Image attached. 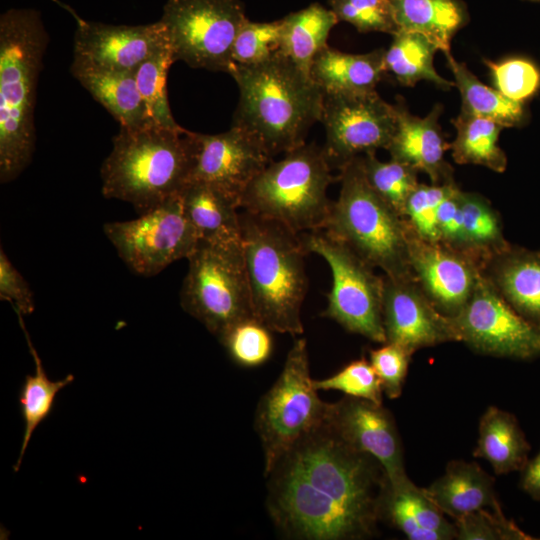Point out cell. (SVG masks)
Instances as JSON below:
<instances>
[{"label":"cell","mask_w":540,"mask_h":540,"mask_svg":"<svg viewBox=\"0 0 540 540\" xmlns=\"http://www.w3.org/2000/svg\"><path fill=\"white\" fill-rule=\"evenodd\" d=\"M265 478L269 517L294 540L373 537L389 483L377 459L349 446L326 422L302 436Z\"/></svg>","instance_id":"1"},{"label":"cell","mask_w":540,"mask_h":540,"mask_svg":"<svg viewBox=\"0 0 540 540\" xmlns=\"http://www.w3.org/2000/svg\"><path fill=\"white\" fill-rule=\"evenodd\" d=\"M239 90L233 124L254 136L273 159L303 145L320 122L323 92L280 52L256 65L233 64Z\"/></svg>","instance_id":"2"},{"label":"cell","mask_w":540,"mask_h":540,"mask_svg":"<svg viewBox=\"0 0 540 540\" xmlns=\"http://www.w3.org/2000/svg\"><path fill=\"white\" fill-rule=\"evenodd\" d=\"M102 163V194L132 204L144 214L179 196L190 182L194 165L193 132L150 123L120 127Z\"/></svg>","instance_id":"3"},{"label":"cell","mask_w":540,"mask_h":540,"mask_svg":"<svg viewBox=\"0 0 540 540\" xmlns=\"http://www.w3.org/2000/svg\"><path fill=\"white\" fill-rule=\"evenodd\" d=\"M48 34L33 9L0 17V181L15 180L30 164L36 144L34 109Z\"/></svg>","instance_id":"4"},{"label":"cell","mask_w":540,"mask_h":540,"mask_svg":"<svg viewBox=\"0 0 540 540\" xmlns=\"http://www.w3.org/2000/svg\"><path fill=\"white\" fill-rule=\"evenodd\" d=\"M240 223L254 317L273 332L302 334L308 253L300 234L244 210Z\"/></svg>","instance_id":"5"},{"label":"cell","mask_w":540,"mask_h":540,"mask_svg":"<svg viewBox=\"0 0 540 540\" xmlns=\"http://www.w3.org/2000/svg\"><path fill=\"white\" fill-rule=\"evenodd\" d=\"M331 170L323 147L304 143L264 168L245 191L241 209L297 234L322 230L332 204Z\"/></svg>","instance_id":"6"},{"label":"cell","mask_w":540,"mask_h":540,"mask_svg":"<svg viewBox=\"0 0 540 540\" xmlns=\"http://www.w3.org/2000/svg\"><path fill=\"white\" fill-rule=\"evenodd\" d=\"M340 191L322 230L384 275L411 276L405 224L370 187L360 156L339 168Z\"/></svg>","instance_id":"7"},{"label":"cell","mask_w":540,"mask_h":540,"mask_svg":"<svg viewBox=\"0 0 540 540\" xmlns=\"http://www.w3.org/2000/svg\"><path fill=\"white\" fill-rule=\"evenodd\" d=\"M180 291L185 312L219 337L254 317L242 242L198 241Z\"/></svg>","instance_id":"8"},{"label":"cell","mask_w":540,"mask_h":540,"mask_svg":"<svg viewBox=\"0 0 540 540\" xmlns=\"http://www.w3.org/2000/svg\"><path fill=\"white\" fill-rule=\"evenodd\" d=\"M328 405L313 385L306 340L298 338L254 414V429L264 455V476L302 436L325 422Z\"/></svg>","instance_id":"9"},{"label":"cell","mask_w":540,"mask_h":540,"mask_svg":"<svg viewBox=\"0 0 540 540\" xmlns=\"http://www.w3.org/2000/svg\"><path fill=\"white\" fill-rule=\"evenodd\" d=\"M307 253L321 256L332 273V287L322 316L351 333L384 344L382 317L383 276L353 250L324 230L300 234Z\"/></svg>","instance_id":"10"},{"label":"cell","mask_w":540,"mask_h":540,"mask_svg":"<svg viewBox=\"0 0 540 540\" xmlns=\"http://www.w3.org/2000/svg\"><path fill=\"white\" fill-rule=\"evenodd\" d=\"M247 20L240 0H167L160 19L175 62L226 73L233 65L234 41Z\"/></svg>","instance_id":"11"},{"label":"cell","mask_w":540,"mask_h":540,"mask_svg":"<svg viewBox=\"0 0 540 540\" xmlns=\"http://www.w3.org/2000/svg\"><path fill=\"white\" fill-rule=\"evenodd\" d=\"M103 230L124 263L146 277L160 273L176 260L187 259L199 241L180 195L136 219L106 223Z\"/></svg>","instance_id":"12"},{"label":"cell","mask_w":540,"mask_h":540,"mask_svg":"<svg viewBox=\"0 0 540 540\" xmlns=\"http://www.w3.org/2000/svg\"><path fill=\"white\" fill-rule=\"evenodd\" d=\"M320 122L325 130V155L331 167L339 169L358 156L388 148L397 127V109L376 91L323 94Z\"/></svg>","instance_id":"13"},{"label":"cell","mask_w":540,"mask_h":540,"mask_svg":"<svg viewBox=\"0 0 540 540\" xmlns=\"http://www.w3.org/2000/svg\"><path fill=\"white\" fill-rule=\"evenodd\" d=\"M452 320L461 342L477 353L520 360L540 356V328L519 315L483 275Z\"/></svg>","instance_id":"14"},{"label":"cell","mask_w":540,"mask_h":540,"mask_svg":"<svg viewBox=\"0 0 540 540\" xmlns=\"http://www.w3.org/2000/svg\"><path fill=\"white\" fill-rule=\"evenodd\" d=\"M404 224L414 280L442 314L455 317L471 297L482 275V265L440 241L421 238Z\"/></svg>","instance_id":"15"},{"label":"cell","mask_w":540,"mask_h":540,"mask_svg":"<svg viewBox=\"0 0 540 540\" xmlns=\"http://www.w3.org/2000/svg\"><path fill=\"white\" fill-rule=\"evenodd\" d=\"M195 152L190 182L209 184L241 208L250 183L273 160L259 141L239 126L218 134L193 132Z\"/></svg>","instance_id":"16"},{"label":"cell","mask_w":540,"mask_h":540,"mask_svg":"<svg viewBox=\"0 0 540 540\" xmlns=\"http://www.w3.org/2000/svg\"><path fill=\"white\" fill-rule=\"evenodd\" d=\"M382 317L386 342L412 355L421 348L461 342L452 318L442 314L424 294L413 275H383Z\"/></svg>","instance_id":"17"},{"label":"cell","mask_w":540,"mask_h":540,"mask_svg":"<svg viewBox=\"0 0 540 540\" xmlns=\"http://www.w3.org/2000/svg\"><path fill=\"white\" fill-rule=\"evenodd\" d=\"M325 422L349 446L377 459L390 484L408 478L395 419L383 404L345 395L329 403Z\"/></svg>","instance_id":"18"},{"label":"cell","mask_w":540,"mask_h":540,"mask_svg":"<svg viewBox=\"0 0 540 540\" xmlns=\"http://www.w3.org/2000/svg\"><path fill=\"white\" fill-rule=\"evenodd\" d=\"M169 46L159 20L146 25H111L79 19L73 61L96 68L136 71L147 59Z\"/></svg>","instance_id":"19"},{"label":"cell","mask_w":540,"mask_h":540,"mask_svg":"<svg viewBox=\"0 0 540 540\" xmlns=\"http://www.w3.org/2000/svg\"><path fill=\"white\" fill-rule=\"evenodd\" d=\"M396 109L397 127L386 149L391 159L425 173L432 184L454 181L453 168L444 159L450 144L445 142L438 122L441 105L423 118L412 115L402 104H396Z\"/></svg>","instance_id":"20"},{"label":"cell","mask_w":540,"mask_h":540,"mask_svg":"<svg viewBox=\"0 0 540 540\" xmlns=\"http://www.w3.org/2000/svg\"><path fill=\"white\" fill-rule=\"evenodd\" d=\"M482 275L519 315L540 328V249L509 244L484 263Z\"/></svg>","instance_id":"21"},{"label":"cell","mask_w":540,"mask_h":540,"mask_svg":"<svg viewBox=\"0 0 540 540\" xmlns=\"http://www.w3.org/2000/svg\"><path fill=\"white\" fill-rule=\"evenodd\" d=\"M423 489L436 506L454 520L479 509L501 508L494 478L476 462L450 461L445 473Z\"/></svg>","instance_id":"22"},{"label":"cell","mask_w":540,"mask_h":540,"mask_svg":"<svg viewBox=\"0 0 540 540\" xmlns=\"http://www.w3.org/2000/svg\"><path fill=\"white\" fill-rule=\"evenodd\" d=\"M385 49L350 54L326 46L314 59L310 77L327 95H352L376 91L386 74Z\"/></svg>","instance_id":"23"},{"label":"cell","mask_w":540,"mask_h":540,"mask_svg":"<svg viewBox=\"0 0 540 540\" xmlns=\"http://www.w3.org/2000/svg\"><path fill=\"white\" fill-rule=\"evenodd\" d=\"M70 70L120 127L135 128L153 123L139 92L135 71L107 70L75 61Z\"/></svg>","instance_id":"24"},{"label":"cell","mask_w":540,"mask_h":540,"mask_svg":"<svg viewBox=\"0 0 540 540\" xmlns=\"http://www.w3.org/2000/svg\"><path fill=\"white\" fill-rule=\"evenodd\" d=\"M186 217L199 241L242 242L240 206L232 198L203 183L192 181L180 194Z\"/></svg>","instance_id":"25"},{"label":"cell","mask_w":540,"mask_h":540,"mask_svg":"<svg viewBox=\"0 0 540 540\" xmlns=\"http://www.w3.org/2000/svg\"><path fill=\"white\" fill-rule=\"evenodd\" d=\"M478 432L474 456L487 460L496 474L525 468L530 445L514 415L490 406L480 418Z\"/></svg>","instance_id":"26"},{"label":"cell","mask_w":540,"mask_h":540,"mask_svg":"<svg viewBox=\"0 0 540 540\" xmlns=\"http://www.w3.org/2000/svg\"><path fill=\"white\" fill-rule=\"evenodd\" d=\"M399 30L426 36L438 50L450 53L451 40L467 22L460 0H390Z\"/></svg>","instance_id":"27"},{"label":"cell","mask_w":540,"mask_h":540,"mask_svg":"<svg viewBox=\"0 0 540 540\" xmlns=\"http://www.w3.org/2000/svg\"><path fill=\"white\" fill-rule=\"evenodd\" d=\"M339 19L331 10L313 3L282 18L280 53L310 76L316 56L326 47Z\"/></svg>","instance_id":"28"},{"label":"cell","mask_w":540,"mask_h":540,"mask_svg":"<svg viewBox=\"0 0 540 540\" xmlns=\"http://www.w3.org/2000/svg\"><path fill=\"white\" fill-rule=\"evenodd\" d=\"M436 51L437 47L423 34L399 30L385 50V71L391 73L403 86H414L425 80L441 89H450L455 83L441 77L434 68Z\"/></svg>","instance_id":"29"},{"label":"cell","mask_w":540,"mask_h":540,"mask_svg":"<svg viewBox=\"0 0 540 540\" xmlns=\"http://www.w3.org/2000/svg\"><path fill=\"white\" fill-rule=\"evenodd\" d=\"M456 129L450 144L453 160L458 164L484 166L502 173L507 167L505 152L498 145L502 125L491 119L460 113L452 120Z\"/></svg>","instance_id":"30"},{"label":"cell","mask_w":540,"mask_h":540,"mask_svg":"<svg viewBox=\"0 0 540 540\" xmlns=\"http://www.w3.org/2000/svg\"><path fill=\"white\" fill-rule=\"evenodd\" d=\"M20 326L25 334L30 353L35 362V373L25 376L19 393V405L21 416L24 421V434L20 448V453L13 469L17 472L21 466L22 459L28 447L30 439L39 426L52 412L55 398L58 392L74 381L72 374L64 379L52 381L48 378L43 368L41 359L33 347L29 334L25 328L22 314L16 312Z\"/></svg>","instance_id":"31"},{"label":"cell","mask_w":540,"mask_h":540,"mask_svg":"<svg viewBox=\"0 0 540 540\" xmlns=\"http://www.w3.org/2000/svg\"><path fill=\"white\" fill-rule=\"evenodd\" d=\"M445 56L461 95V113L491 119L504 128L520 125L524 118L522 102L509 99L497 89L483 84L464 63L456 61L451 53Z\"/></svg>","instance_id":"32"},{"label":"cell","mask_w":540,"mask_h":540,"mask_svg":"<svg viewBox=\"0 0 540 540\" xmlns=\"http://www.w3.org/2000/svg\"><path fill=\"white\" fill-rule=\"evenodd\" d=\"M463 234L467 254L484 263L509 246L497 210L480 194L460 191Z\"/></svg>","instance_id":"33"},{"label":"cell","mask_w":540,"mask_h":540,"mask_svg":"<svg viewBox=\"0 0 540 540\" xmlns=\"http://www.w3.org/2000/svg\"><path fill=\"white\" fill-rule=\"evenodd\" d=\"M364 175L373 191L403 218L406 202L415 190L418 171L396 160L380 161L376 153L360 156Z\"/></svg>","instance_id":"34"},{"label":"cell","mask_w":540,"mask_h":540,"mask_svg":"<svg viewBox=\"0 0 540 540\" xmlns=\"http://www.w3.org/2000/svg\"><path fill=\"white\" fill-rule=\"evenodd\" d=\"M175 62L170 45L143 62L135 71L137 86L150 120L160 126L178 128L167 96V75Z\"/></svg>","instance_id":"35"},{"label":"cell","mask_w":540,"mask_h":540,"mask_svg":"<svg viewBox=\"0 0 540 540\" xmlns=\"http://www.w3.org/2000/svg\"><path fill=\"white\" fill-rule=\"evenodd\" d=\"M272 332L258 319L251 317L232 325L218 339L237 365L254 368L271 357Z\"/></svg>","instance_id":"36"},{"label":"cell","mask_w":540,"mask_h":540,"mask_svg":"<svg viewBox=\"0 0 540 540\" xmlns=\"http://www.w3.org/2000/svg\"><path fill=\"white\" fill-rule=\"evenodd\" d=\"M386 496L398 504L421 527L440 532L447 540L456 538L455 524L450 523L445 518V514L426 495L424 489L416 486L409 478L397 484L388 483Z\"/></svg>","instance_id":"37"},{"label":"cell","mask_w":540,"mask_h":540,"mask_svg":"<svg viewBox=\"0 0 540 540\" xmlns=\"http://www.w3.org/2000/svg\"><path fill=\"white\" fill-rule=\"evenodd\" d=\"M282 19L272 22H252L241 27L232 48L233 64L256 65L268 61L280 52Z\"/></svg>","instance_id":"38"},{"label":"cell","mask_w":540,"mask_h":540,"mask_svg":"<svg viewBox=\"0 0 540 540\" xmlns=\"http://www.w3.org/2000/svg\"><path fill=\"white\" fill-rule=\"evenodd\" d=\"M455 185V181L431 185L419 183L409 196L403 219L418 236L428 241H439L438 209Z\"/></svg>","instance_id":"39"},{"label":"cell","mask_w":540,"mask_h":540,"mask_svg":"<svg viewBox=\"0 0 540 540\" xmlns=\"http://www.w3.org/2000/svg\"><path fill=\"white\" fill-rule=\"evenodd\" d=\"M339 21L359 32H382L392 36L399 31L390 0H329Z\"/></svg>","instance_id":"40"},{"label":"cell","mask_w":540,"mask_h":540,"mask_svg":"<svg viewBox=\"0 0 540 540\" xmlns=\"http://www.w3.org/2000/svg\"><path fill=\"white\" fill-rule=\"evenodd\" d=\"M319 390H337L346 396L366 399L383 404V390L371 363L365 358L357 359L344 366L337 373L320 380L313 379Z\"/></svg>","instance_id":"41"},{"label":"cell","mask_w":540,"mask_h":540,"mask_svg":"<svg viewBox=\"0 0 540 540\" xmlns=\"http://www.w3.org/2000/svg\"><path fill=\"white\" fill-rule=\"evenodd\" d=\"M488 66L495 89L517 102L532 97L540 87V70L531 61L510 58L499 63L484 60Z\"/></svg>","instance_id":"42"},{"label":"cell","mask_w":540,"mask_h":540,"mask_svg":"<svg viewBox=\"0 0 540 540\" xmlns=\"http://www.w3.org/2000/svg\"><path fill=\"white\" fill-rule=\"evenodd\" d=\"M456 539L461 540H527L531 539L501 508L479 509L455 520Z\"/></svg>","instance_id":"43"},{"label":"cell","mask_w":540,"mask_h":540,"mask_svg":"<svg viewBox=\"0 0 540 540\" xmlns=\"http://www.w3.org/2000/svg\"><path fill=\"white\" fill-rule=\"evenodd\" d=\"M411 357L412 354L404 347L390 342L369 351V361L388 398L401 396Z\"/></svg>","instance_id":"44"},{"label":"cell","mask_w":540,"mask_h":540,"mask_svg":"<svg viewBox=\"0 0 540 540\" xmlns=\"http://www.w3.org/2000/svg\"><path fill=\"white\" fill-rule=\"evenodd\" d=\"M460 191L461 189L455 185L441 202L437 214V229L440 242L467 254L463 234Z\"/></svg>","instance_id":"45"},{"label":"cell","mask_w":540,"mask_h":540,"mask_svg":"<svg viewBox=\"0 0 540 540\" xmlns=\"http://www.w3.org/2000/svg\"><path fill=\"white\" fill-rule=\"evenodd\" d=\"M0 298L11 302L16 312L31 314L35 305L29 284L11 263L3 249L0 251Z\"/></svg>","instance_id":"46"},{"label":"cell","mask_w":540,"mask_h":540,"mask_svg":"<svg viewBox=\"0 0 540 540\" xmlns=\"http://www.w3.org/2000/svg\"><path fill=\"white\" fill-rule=\"evenodd\" d=\"M522 472V489L534 499L540 500V451L534 459L528 461Z\"/></svg>","instance_id":"47"},{"label":"cell","mask_w":540,"mask_h":540,"mask_svg":"<svg viewBox=\"0 0 540 540\" xmlns=\"http://www.w3.org/2000/svg\"><path fill=\"white\" fill-rule=\"evenodd\" d=\"M528 1H539V0H528Z\"/></svg>","instance_id":"48"}]
</instances>
